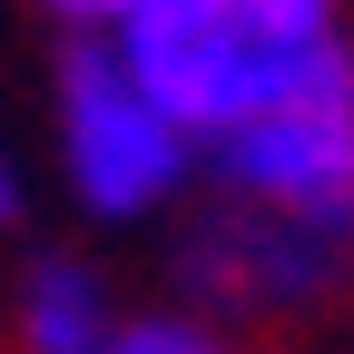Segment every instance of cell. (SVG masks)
Wrapping results in <instances>:
<instances>
[{
	"label": "cell",
	"instance_id": "6",
	"mask_svg": "<svg viewBox=\"0 0 354 354\" xmlns=\"http://www.w3.org/2000/svg\"><path fill=\"white\" fill-rule=\"evenodd\" d=\"M109 354H236V335L207 315H128L109 335Z\"/></svg>",
	"mask_w": 354,
	"mask_h": 354
},
{
	"label": "cell",
	"instance_id": "4",
	"mask_svg": "<svg viewBox=\"0 0 354 354\" xmlns=\"http://www.w3.org/2000/svg\"><path fill=\"white\" fill-rule=\"evenodd\" d=\"M207 158H216L236 207L295 216V227L354 246V88L315 99V109H286V118H266V128H246V138L207 148Z\"/></svg>",
	"mask_w": 354,
	"mask_h": 354
},
{
	"label": "cell",
	"instance_id": "7",
	"mask_svg": "<svg viewBox=\"0 0 354 354\" xmlns=\"http://www.w3.org/2000/svg\"><path fill=\"white\" fill-rule=\"evenodd\" d=\"M0 216H20V177H10V158H0Z\"/></svg>",
	"mask_w": 354,
	"mask_h": 354
},
{
	"label": "cell",
	"instance_id": "2",
	"mask_svg": "<svg viewBox=\"0 0 354 354\" xmlns=\"http://www.w3.org/2000/svg\"><path fill=\"white\" fill-rule=\"evenodd\" d=\"M59 158H69V187L88 197V216H148L197 167V148L128 79V59L109 50V30H99L88 0L59 10Z\"/></svg>",
	"mask_w": 354,
	"mask_h": 354
},
{
	"label": "cell",
	"instance_id": "5",
	"mask_svg": "<svg viewBox=\"0 0 354 354\" xmlns=\"http://www.w3.org/2000/svg\"><path fill=\"white\" fill-rule=\"evenodd\" d=\"M109 335H118L109 286L79 256H39L20 276V344L30 354H109Z\"/></svg>",
	"mask_w": 354,
	"mask_h": 354
},
{
	"label": "cell",
	"instance_id": "3",
	"mask_svg": "<svg viewBox=\"0 0 354 354\" xmlns=\"http://www.w3.org/2000/svg\"><path fill=\"white\" fill-rule=\"evenodd\" d=\"M344 276H354L344 236H315L295 216H266V207H236V197L187 236V286H197L207 325H227V315H305Z\"/></svg>",
	"mask_w": 354,
	"mask_h": 354
},
{
	"label": "cell",
	"instance_id": "1",
	"mask_svg": "<svg viewBox=\"0 0 354 354\" xmlns=\"http://www.w3.org/2000/svg\"><path fill=\"white\" fill-rule=\"evenodd\" d=\"M128 79L177 118L187 148L354 88V30L325 0H88Z\"/></svg>",
	"mask_w": 354,
	"mask_h": 354
}]
</instances>
